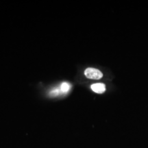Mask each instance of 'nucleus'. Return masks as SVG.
Masks as SVG:
<instances>
[{"instance_id":"nucleus-3","label":"nucleus","mask_w":148,"mask_h":148,"mask_svg":"<svg viewBox=\"0 0 148 148\" xmlns=\"http://www.w3.org/2000/svg\"><path fill=\"white\" fill-rule=\"evenodd\" d=\"M70 88H71V84H70L68 82L62 83V84H61L60 87V92L65 94L66 92H69V90H70Z\"/></svg>"},{"instance_id":"nucleus-2","label":"nucleus","mask_w":148,"mask_h":148,"mask_svg":"<svg viewBox=\"0 0 148 148\" xmlns=\"http://www.w3.org/2000/svg\"><path fill=\"white\" fill-rule=\"evenodd\" d=\"M91 89L94 92H97V93H103L106 90V86L101 83H97V84H94L92 85Z\"/></svg>"},{"instance_id":"nucleus-4","label":"nucleus","mask_w":148,"mask_h":148,"mask_svg":"<svg viewBox=\"0 0 148 148\" xmlns=\"http://www.w3.org/2000/svg\"><path fill=\"white\" fill-rule=\"evenodd\" d=\"M60 90L59 88H55L53 90H51L49 93V95L51 96V97H56V96H58L59 94H60Z\"/></svg>"},{"instance_id":"nucleus-1","label":"nucleus","mask_w":148,"mask_h":148,"mask_svg":"<svg viewBox=\"0 0 148 148\" xmlns=\"http://www.w3.org/2000/svg\"><path fill=\"white\" fill-rule=\"evenodd\" d=\"M84 75L86 77L92 79H99L102 77L103 74L99 70L94 68H88L85 70Z\"/></svg>"}]
</instances>
